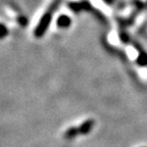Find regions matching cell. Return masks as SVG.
Masks as SVG:
<instances>
[{"label":"cell","mask_w":147,"mask_h":147,"mask_svg":"<svg viewBox=\"0 0 147 147\" xmlns=\"http://www.w3.org/2000/svg\"><path fill=\"white\" fill-rule=\"evenodd\" d=\"M59 4H60V0H54V1L51 3L50 6L48 7V9L46 10V12L42 16L41 20L39 21L36 29H35V31H34L35 37L41 38V37L45 34L47 29H48V27L50 26L51 21H52L53 13H54V11L56 10V8L59 6Z\"/></svg>","instance_id":"1"},{"label":"cell","mask_w":147,"mask_h":147,"mask_svg":"<svg viewBox=\"0 0 147 147\" xmlns=\"http://www.w3.org/2000/svg\"><path fill=\"white\" fill-rule=\"evenodd\" d=\"M94 124L95 122L93 119H87V121H85V122L80 125V127H78L79 133L81 135H87V134H89L92 131L93 127H94Z\"/></svg>","instance_id":"2"},{"label":"cell","mask_w":147,"mask_h":147,"mask_svg":"<svg viewBox=\"0 0 147 147\" xmlns=\"http://www.w3.org/2000/svg\"><path fill=\"white\" fill-rule=\"evenodd\" d=\"M71 20L69 18V16L67 14H61L57 18L56 20V26L60 29H67L71 26Z\"/></svg>","instance_id":"3"},{"label":"cell","mask_w":147,"mask_h":147,"mask_svg":"<svg viewBox=\"0 0 147 147\" xmlns=\"http://www.w3.org/2000/svg\"><path fill=\"white\" fill-rule=\"evenodd\" d=\"M79 128H76V127H71V128H69L65 131V133H64V138H67V139H69V140H71V139H74L75 137H77V136L79 135Z\"/></svg>","instance_id":"4"},{"label":"cell","mask_w":147,"mask_h":147,"mask_svg":"<svg viewBox=\"0 0 147 147\" xmlns=\"http://www.w3.org/2000/svg\"><path fill=\"white\" fill-rule=\"evenodd\" d=\"M8 35V29L4 24L0 23V39H3Z\"/></svg>","instance_id":"5"},{"label":"cell","mask_w":147,"mask_h":147,"mask_svg":"<svg viewBox=\"0 0 147 147\" xmlns=\"http://www.w3.org/2000/svg\"><path fill=\"white\" fill-rule=\"evenodd\" d=\"M138 63L140 65H146L147 64V54L144 52L140 53L139 58H138Z\"/></svg>","instance_id":"6"}]
</instances>
